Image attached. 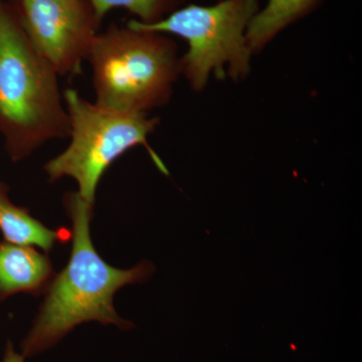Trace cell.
I'll return each mask as SVG.
<instances>
[{"label":"cell","mask_w":362,"mask_h":362,"mask_svg":"<svg viewBox=\"0 0 362 362\" xmlns=\"http://www.w3.org/2000/svg\"><path fill=\"white\" fill-rule=\"evenodd\" d=\"M259 11V0H221L213 6H181L157 23L128 21L137 30L170 33L187 40L188 51L180 59L181 73L195 90L206 86L211 73L223 78L226 69L233 78L250 70L252 51L247 26Z\"/></svg>","instance_id":"cell-5"},{"label":"cell","mask_w":362,"mask_h":362,"mask_svg":"<svg viewBox=\"0 0 362 362\" xmlns=\"http://www.w3.org/2000/svg\"><path fill=\"white\" fill-rule=\"evenodd\" d=\"M33 47L59 74L82 73L102 21L89 0H11Z\"/></svg>","instance_id":"cell-6"},{"label":"cell","mask_w":362,"mask_h":362,"mask_svg":"<svg viewBox=\"0 0 362 362\" xmlns=\"http://www.w3.org/2000/svg\"><path fill=\"white\" fill-rule=\"evenodd\" d=\"M9 187L0 180V232L4 239L21 246L39 247L52 251L58 243L68 242L71 230H51L30 216L26 207L18 206L8 197Z\"/></svg>","instance_id":"cell-8"},{"label":"cell","mask_w":362,"mask_h":362,"mask_svg":"<svg viewBox=\"0 0 362 362\" xmlns=\"http://www.w3.org/2000/svg\"><path fill=\"white\" fill-rule=\"evenodd\" d=\"M56 273L47 255L0 240V302L18 293L45 294Z\"/></svg>","instance_id":"cell-7"},{"label":"cell","mask_w":362,"mask_h":362,"mask_svg":"<svg viewBox=\"0 0 362 362\" xmlns=\"http://www.w3.org/2000/svg\"><path fill=\"white\" fill-rule=\"evenodd\" d=\"M320 0H268L247 26V44L252 52L263 49L286 26L308 13Z\"/></svg>","instance_id":"cell-9"},{"label":"cell","mask_w":362,"mask_h":362,"mask_svg":"<svg viewBox=\"0 0 362 362\" xmlns=\"http://www.w3.org/2000/svg\"><path fill=\"white\" fill-rule=\"evenodd\" d=\"M87 62L95 103L126 113L147 114L168 103L181 73L175 40L127 25L99 32Z\"/></svg>","instance_id":"cell-3"},{"label":"cell","mask_w":362,"mask_h":362,"mask_svg":"<svg viewBox=\"0 0 362 362\" xmlns=\"http://www.w3.org/2000/svg\"><path fill=\"white\" fill-rule=\"evenodd\" d=\"M64 206L73 223L70 261L45 292L33 328L21 344L23 357L51 349L74 328L90 321L130 329L133 324L119 317L114 308V296L124 286L145 282L156 270L147 261L128 270L109 265L90 238L94 206L78 192H66Z\"/></svg>","instance_id":"cell-1"},{"label":"cell","mask_w":362,"mask_h":362,"mask_svg":"<svg viewBox=\"0 0 362 362\" xmlns=\"http://www.w3.org/2000/svg\"><path fill=\"white\" fill-rule=\"evenodd\" d=\"M98 18L105 16L114 8H124L137 16L142 23H157L182 6L185 0H89Z\"/></svg>","instance_id":"cell-10"},{"label":"cell","mask_w":362,"mask_h":362,"mask_svg":"<svg viewBox=\"0 0 362 362\" xmlns=\"http://www.w3.org/2000/svg\"><path fill=\"white\" fill-rule=\"evenodd\" d=\"M59 77L26 37L13 6L0 0V134L13 162L70 136Z\"/></svg>","instance_id":"cell-2"},{"label":"cell","mask_w":362,"mask_h":362,"mask_svg":"<svg viewBox=\"0 0 362 362\" xmlns=\"http://www.w3.org/2000/svg\"><path fill=\"white\" fill-rule=\"evenodd\" d=\"M70 121V144L61 154L45 164L49 182L63 177L77 181L83 201L94 206L98 185L111 164L135 146L142 145L164 175L165 164L149 146L147 138L159 119L143 113H126L90 103L73 88L64 90Z\"/></svg>","instance_id":"cell-4"},{"label":"cell","mask_w":362,"mask_h":362,"mask_svg":"<svg viewBox=\"0 0 362 362\" xmlns=\"http://www.w3.org/2000/svg\"><path fill=\"white\" fill-rule=\"evenodd\" d=\"M23 361H25V357L14 351L13 343L7 342L6 354H4L2 362H23Z\"/></svg>","instance_id":"cell-11"}]
</instances>
